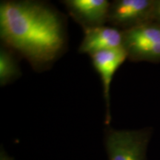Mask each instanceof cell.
<instances>
[{"mask_svg":"<svg viewBox=\"0 0 160 160\" xmlns=\"http://www.w3.org/2000/svg\"><path fill=\"white\" fill-rule=\"evenodd\" d=\"M124 48L133 60H160V25L148 22L123 31Z\"/></svg>","mask_w":160,"mask_h":160,"instance_id":"3","label":"cell"},{"mask_svg":"<svg viewBox=\"0 0 160 160\" xmlns=\"http://www.w3.org/2000/svg\"><path fill=\"white\" fill-rule=\"evenodd\" d=\"M149 138L146 130L108 128L105 136L108 160H146Z\"/></svg>","mask_w":160,"mask_h":160,"instance_id":"2","label":"cell"},{"mask_svg":"<svg viewBox=\"0 0 160 160\" xmlns=\"http://www.w3.org/2000/svg\"><path fill=\"white\" fill-rule=\"evenodd\" d=\"M91 62L101 78L103 96L106 105L105 123L110 124L111 116V85L112 79L119 68L128 58L125 48L103 51L90 55Z\"/></svg>","mask_w":160,"mask_h":160,"instance_id":"5","label":"cell"},{"mask_svg":"<svg viewBox=\"0 0 160 160\" xmlns=\"http://www.w3.org/2000/svg\"><path fill=\"white\" fill-rule=\"evenodd\" d=\"M63 5L84 31L108 22L110 4L108 0H64Z\"/></svg>","mask_w":160,"mask_h":160,"instance_id":"6","label":"cell"},{"mask_svg":"<svg viewBox=\"0 0 160 160\" xmlns=\"http://www.w3.org/2000/svg\"><path fill=\"white\" fill-rule=\"evenodd\" d=\"M154 1L114 0L110 4L108 22L112 27L125 31L153 18Z\"/></svg>","mask_w":160,"mask_h":160,"instance_id":"4","label":"cell"},{"mask_svg":"<svg viewBox=\"0 0 160 160\" xmlns=\"http://www.w3.org/2000/svg\"><path fill=\"white\" fill-rule=\"evenodd\" d=\"M22 75L21 70L8 48L4 46L0 48V85L2 87L11 83Z\"/></svg>","mask_w":160,"mask_h":160,"instance_id":"8","label":"cell"},{"mask_svg":"<svg viewBox=\"0 0 160 160\" xmlns=\"http://www.w3.org/2000/svg\"><path fill=\"white\" fill-rule=\"evenodd\" d=\"M0 37L38 71L51 67L67 45L61 14L48 4L32 0L1 2Z\"/></svg>","mask_w":160,"mask_h":160,"instance_id":"1","label":"cell"},{"mask_svg":"<svg viewBox=\"0 0 160 160\" xmlns=\"http://www.w3.org/2000/svg\"><path fill=\"white\" fill-rule=\"evenodd\" d=\"M0 160H14V159H13V158L10 157V156L5 151V150L2 148L1 152H0Z\"/></svg>","mask_w":160,"mask_h":160,"instance_id":"10","label":"cell"},{"mask_svg":"<svg viewBox=\"0 0 160 160\" xmlns=\"http://www.w3.org/2000/svg\"><path fill=\"white\" fill-rule=\"evenodd\" d=\"M124 48V33L112 26L102 25L84 31L79 53H93L103 51Z\"/></svg>","mask_w":160,"mask_h":160,"instance_id":"7","label":"cell"},{"mask_svg":"<svg viewBox=\"0 0 160 160\" xmlns=\"http://www.w3.org/2000/svg\"><path fill=\"white\" fill-rule=\"evenodd\" d=\"M153 18L160 22V1L154 2L153 11Z\"/></svg>","mask_w":160,"mask_h":160,"instance_id":"9","label":"cell"}]
</instances>
